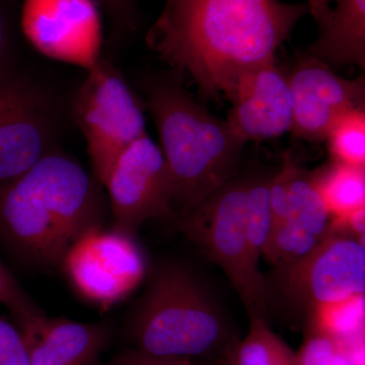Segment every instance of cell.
Segmentation results:
<instances>
[{
	"label": "cell",
	"mask_w": 365,
	"mask_h": 365,
	"mask_svg": "<svg viewBox=\"0 0 365 365\" xmlns=\"http://www.w3.org/2000/svg\"><path fill=\"white\" fill-rule=\"evenodd\" d=\"M145 108L157 126L172 177L176 217L235 177L245 144L172 78L151 79ZM176 220V218H175Z\"/></svg>",
	"instance_id": "obj_3"
},
{
	"label": "cell",
	"mask_w": 365,
	"mask_h": 365,
	"mask_svg": "<svg viewBox=\"0 0 365 365\" xmlns=\"http://www.w3.org/2000/svg\"><path fill=\"white\" fill-rule=\"evenodd\" d=\"M287 76L294 100L292 131L304 140H325L338 117L365 106L364 78H342L332 67L306 53Z\"/></svg>",
	"instance_id": "obj_12"
},
{
	"label": "cell",
	"mask_w": 365,
	"mask_h": 365,
	"mask_svg": "<svg viewBox=\"0 0 365 365\" xmlns=\"http://www.w3.org/2000/svg\"><path fill=\"white\" fill-rule=\"evenodd\" d=\"M312 179L331 218L365 207V168L332 162L312 173Z\"/></svg>",
	"instance_id": "obj_17"
},
{
	"label": "cell",
	"mask_w": 365,
	"mask_h": 365,
	"mask_svg": "<svg viewBox=\"0 0 365 365\" xmlns=\"http://www.w3.org/2000/svg\"><path fill=\"white\" fill-rule=\"evenodd\" d=\"M0 365H30L25 337L16 327L0 316Z\"/></svg>",
	"instance_id": "obj_23"
},
{
	"label": "cell",
	"mask_w": 365,
	"mask_h": 365,
	"mask_svg": "<svg viewBox=\"0 0 365 365\" xmlns=\"http://www.w3.org/2000/svg\"><path fill=\"white\" fill-rule=\"evenodd\" d=\"M230 365H297V353L269 328L266 319L250 318V331L232 350Z\"/></svg>",
	"instance_id": "obj_19"
},
{
	"label": "cell",
	"mask_w": 365,
	"mask_h": 365,
	"mask_svg": "<svg viewBox=\"0 0 365 365\" xmlns=\"http://www.w3.org/2000/svg\"><path fill=\"white\" fill-rule=\"evenodd\" d=\"M306 54L337 68L365 67V0H337Z\"/></svg>",
	"instance_id": "obj_16"
},
{
	"label": "cell",
	"mask_w": 365,
	"mask_h": 365,
	"mask_svg": "<svg viewBox=\"0 0 365 365\" xmlns=\"http://www.w3.org/2000/svg\"><path fill=\"white\" fill-rule=\"evenodd\" d=\"M21 333L30 365H95L113 336L107 324L49 318L35 330Z\"/></svg>",
	"instance_id": "obj_14"
},
{
	"label": "cell",
	"mask_w": 365,
	"mask_h": 365,
	"mask_svg": "<svg viewBox=\"0 0 365 365\" xmlns=\"http://www.w3.org/2000/svg\"><path fill=\"white\" fill-rule=\"evenodd\" d=\"M325 140L332 162L365 168V106L338 117L327 132Z\"/></svg>",
	"instance_id": "obj_20"
},
{
	"label": "cell",
	"mask_w": 365,
	"mask_h": 365,
	"mask_svg": "<svg viewBox=\"0 0 365 365\" xmlns=\"http://www.w3.org/2000/svg\"><path fill=\"white\" fill-rule=\"evenodd\" d=\"M64 267L76 289L98 306L110 307L143 279L145 262L131 235L91 230L68 252Z\"/></svg>",
	"instance_id": "obj_11"
},
{
	"label": "cell",
	"mask_w": 365,
	"mask_h": 365,
	"mask_svg": "<svg viewBox=\"0 0 365 365\" xmlns=\"http://www.w3.org/2000/svg\"><path fill=\"white\" fill-rule=\"evenodd\" d=\"M119 26H133L134 0H95Z\"/></svg>",
	"instance_id": "obj_27"
},
{
	"label": "cell",
	"mask_w": 365,
	"mask_h": 365,
	"mask_svg": "<svg viewBox=\"0 0 365 365\" xmlns=\"http://www.w3.org/2000/svg\"><path fill=\"white\" fill-rule=\"evenodd\" d=\"M100 9L95 0H24L21 32L48 58L88 71L102 58Z\"/></svg>",
	"instance_id": "obj_10"
},
{
	"label": "cell",
	"mask_w": 365,
	"mask_h": 365,
	"mask_svg": "<svg viewBox=\"0 0 365 365\" xmlns=\"http://www.w3.org/2000/svg\"><path fill=\"white\" fill-rule=\"evenodd\" d=\"M62 106L50 86L14 69L0 76V185L56 148Z\"/></svg>",
	"instance_id": "obj_7"
},
{
	"label": "cell",
	"mask_w": 365,
	"mask_h": 365,
	"mask_svg": "<svg viewBox=\"0 0 365 365\" xmlns=\"http://www.w3.org/2000/svg\"><path fill=\"white\" fill-rule=\"evenodd\" d=\"M339 347L340 343L332 338L309 330L304 345L297 353V365H327Z\"/></svg>",
	"instance_id": "obj_24"
},
{
	"label": "cell",
	"mask_w": 365,
	"mask_h": 365,
	"mask_svg": "<svg viewBox=\"0 0 365 365\" xmlns=\"http://www.w3.org/2000/svg\"><path fill=\"white\" fill-rule=\"evenodd\" d=\"M246 187L247 178H232L174 222L180 232L225 271L249 318L266 319V280L246 235Z\"/></svg>",
	"instance_id": "obj_5"
},
{
	"label": "cell",
	"mask_w": 365,
	"mask_h": 365,
	"mask_svg": "<svg viewBox=\"0 0 365 365\" xmlns=\"http://www.w3.org/2000/svg\"><path fill=\"white\" fill-rule=\"evenodd\" d=\"M275 282L290 304L307 313L319 304L365 294L364 242L329 232L304 258L276 266Z\"/></svg>",
	"instance_id": "obj_8"
},
{
	"label": "cell",
	"mask_w": 365,
	"mask_h": 365,
	"mask_svg": "<svg viewBox=\"0 0 365 365\" xmlns=\"http://www.w3.org/2000/svg\"><path fill=\"white\" fill-rule=\"evenodd\" d=\"M0 304L11 312L21 332L38 328L47 318L0 261Z\"/></svg>",
	"instance_id": "obj_22"
},
{
	"label": "cell",
	"mask_w": 365,
	"mask_h": 365,
	"mask_svg": "<svg viewBox=\"0 0 365 365\" xmlns=\"http://www.w3.org/2000/svg\"><path fill=\"white\" fill-rule=\"evenodd\" d=\"M270 203L273 227L284 225L319 240L328 235L331 215L314 187L312 173L302 169L289 153L271 177Z\"/></svg>",
	"instance_id": "obj_15"
},
{
	"label": "cell",
	"mask_w": 365,
	"mask_h": 365,
	"mask_svg": "<svg viewBox=\"0 0 365 365\" xmlns=\"http://www.w3.org/2000/svg\"><path fill=\"white\" fill-rule=\"evenodd\" d=\"M227 100L232 110L225 122L242 143L269 140L292 131V88L276 60L242 74Z\"/></svg>",
	"instance_id": "obj_13"
},
{
	"label": "cell",
	"mask_w": 365,
	"mask_h": 365,
	"mask_svg": "<svg viewBox=\"0 0 365 365\" xmlns=\"http://www.w3.org/2000/svg\"><path fill=\"white\" fill-rule=\"evenodd\" d=\"M307 13L281 0H165L146 43L204 98L227 100L242 74L276 60Z\"/></svg>",
	"instance_id": "obj_1"
},
{
	"label": "cell",
	"mask_w": 365,
	"mask_h": 365,
	"mask_svg": "<svg viewBox=\"0 0 365 365\" xmlns=\"http://www.w3.org/2000/svg\"><path fill=\"white\" fill-rule=\"evenodd\" d=\"M271 178H247L246 235L255 258L260 260L273 228L270 203Z\"/></svg>",
	"instance_id": "obj_21"
},
{
	"label": "cell",
	"mask_w": 365,
	"mask_h": 365,
	"mask_svg": "<svg viewBox=\"0 0 365 365\" xmlns=\"http://www.w3.org/2000/svg\"><path fill=\"white\" fill-rule=\"evenodd\" d=\"M350 365H365V334L342 344Z\"/></svg>",
	"instance_id": "obj_28"
},
{
	"label": "cell",
	"mask_w": 365,
	"mask_h": 365,
	"mask_svg": "<svg viewBox=\"0 0 365 365\" xmlns=\"http://www.w3.org/2000/svg\"><path fill=\"white\" fill-rule=\"evenodd\" d=\"M129 335L140 351L190 359L222 345L227 325L222 309L188 270L165 265L137 307Z\"/></svg>",
	"instance_id": "obj_4"
},
{
	"label": "cell",
	"mask_w": 365,
	"mask_h": 365,
	"mask_svg": "<svg viewBox=\"0 0 365 365\" xmlns=\"http://www.w3.org/2000/svg\"><path fill=\"white\" fill-rule=\"evenodd\" d=\"M100 185L78 160L55 148L0 185V235L29 263L63 264L83 235L100 228Z\"/></svg>",
	"instance_id": "obj_2"
},
{
	"label": "cell",
	"mask_w": 365,
	"mask_h": 365,
	"mask_svg": "<svg viewBox=\"0 0 365 365\" xmlns=\"http://www.w3.org/2000/svg\"><path fill=\"white\" fill-rule=\"evenodd\" d=\"M145 105L121 72L102 56L72 102V115L85 137L93 176L105 186L122 153L146 135Z\"/></svg>",
	"instance_id": "obj_6"
},
{
	"label": "cell",
	"mask_w": 365,
	"mask_h": 365,
	"mask_svg": "<svg viewBox=\"0 0 365 365\" xmlns=\"http://www.w3.org/2000/svg\"><path fill=\"white\" fill-rule=\"evenodd\" d=\"M11 28L6 11L0 4V76L14 71L11 66Z\"/></svg>",
	"instance_id": "obj_26"
},
{
	"label": "cell",
	"mask_w": 365,
	"mask_h": 365,
	"mask_svg": "<svg viewBox=\"0 0 365 365\" xmlns=\"http://www.w3.org/2000/svg\"><path fill=\"white\" fill-rule=\"evenodd\" d=\"M307 6L309 7V13L313 16L319 28L325 25L332 11L331 0H307Z\"/></svg>",
	"instance_id": "obj_29"
},
{
	"label": "cell",
	"mask_w": 365,
	"mask_h": 365,
	"mask_svg": "<svg viewBox=\"0 0 365 365\" xmlns=\"http://www.w3.org/2000/svg\"><path fill=\"white\" fill-rule=\"evenodd\" d=\"M188 359H173V357H160L138 349L127 350L120 353L111 361L104 365H194Z\"/></svg>",
	"instance_id": "obj_25"
},
{
	"label": "cell",
	"mask_w": 365,
	"mask_h": 365,
	"mask_svg": "<svg viewBox=\"0 0 365 365\" xmlns=\"http://www.w3.org/2000/svg\"><path fill=\"white\" fill-rule=\"evenodd\" d=\"M194 365H197V364H194Z\"/></svg>",
	"instance_id": "obj_31"
},
{
	"label": "cell",
	"mask_w": 365,
	"mask_h": 365,
	"mask_svg": "<svg viewBox=\"0 0 365 365\" xmlns=\"http://www.w3.org/2000/svg\"><path fill=\"white\" fill-rule=\"evenodd\" d=\"M327 365H350L349 359H348L347 353L345 351L344 346L341 344L338 351L334 354L329 364Z\"/></svg>",
	"instance_id": "obj_30"
},
{
	"label": "cell",
	"mask_w": 365,
	"mask_h": 365,
	"mask_svg": "<svg viewBox=\"0 0 365 365\" xmlns=\"http://www.w3.org/2000/svg\"><path fill=\"white\" fill-rule=\"evenodd\" d=\"M309 330L344 344L365 334L364 294L319 304L309 312Z\"/></svg>",
	"instance_id": "obj_18"
},
{
	"label": "cell",
	"mask_w": 365,
	"mask_h": 365,
	"mask_svg": "<svg viewBox=\"0 0 365 365\" xmlns=\"http://www.w3.org/2000/svg\"><path fill=\"white\" fill-rule=\"evenodd\" d=\"M115 232L131 235L151 218L174 222L172 177L160 146L148 134L120 155L105 184Z\"/></svg>",
	"instance_id": "obj_9"
}]
</instances>
